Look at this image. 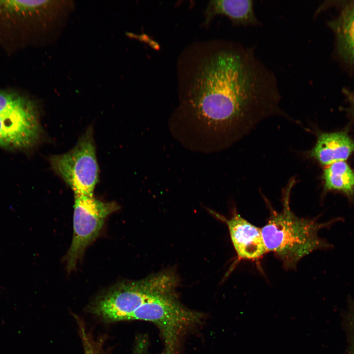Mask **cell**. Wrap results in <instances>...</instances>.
I'll use <instances>...</instances> for the list:
<instances>
[{"mask_svg": "<svg viewBox=\"0 0 354 354\" xmlns=\"http://www.w3.org/2000/svg\"><path fill=\"white\" fill-rule=\"evenodd\" d=\"M183 56L179 104L169 126L185 147L205 153L221 150L257 122L283 114L276 75L254 47L216 40L192 46Z\"/></svg>", "mask_w": 354, "mask_h": 354, "instance_id": "obj_1", "label": "cell"}, {"mask_svg": "<svg viewBox=\"0 0 354 354\" xmlns=\"http://www.w3.org/2000/svg\"><path fill=\"white\" fill-rule=\"evenodd\" d=\"M295 182L294 178H291L283 190L282 210H272L266 224L261 228L267 252L273 253L287 269L295 268L302 258L312 252L331 249L332 245L321 238L318 233L339 220L336 218L320 223L296 216L289 205Z\"/></svg>", "mask_w": 354, "mask_h": 354, "instance_id": "obj_2", "label": "cell"}, {"mask_svg": "<svg viewBox=\"0 0 354 354\" xmlns=\"http://www.w3.org/2000/svg\"><path fill=\"white\" fill-rule=\"evenodd\" d=\"M178 281L176 273L168 269L142 279L122 281L97 295L89 310L106 322L129 321L132 314L148 300L177 289Z\"/></svg>", "mask_w": 354, "mask_h": 354, "instance_id": "obj_3", "label": "cell"}, {"mask_svg": "<svg viewBox=\"0 0 354 354\" xmlns=\"http://www.w3.org/2000/svg\"><path fill=\"white\" fill-rule=\"evenodd\" d=\"M204 319L202 312L183 305L174 290L148 300L132 314L129 321L152 323L161 335L162 354H181L184 337L199 326Z\"/></svg>", "mask_w": 354, "mask_h": 354, "instance_id": "obj_4", "label": "cell"}, {"mask_svg": "<svg viewBox=\"0 0 354 354\" xmlns=\"http://www.w3.org/2000/svg\"><path fill=\"white\" fill-rule=\"evenodd\" d=\"M52 170L74 195H92L99 180L93 130L89 126L69 151L49 158Z\"/></svg>", "mask_w": 354, "mask_h": 354, "instance_id": "obj_5", "label": "cell"}, {"mask_svg": "<svg viewBox=\"0 0 354 354\" xmlns=\"http://www.w3.org/2000/svg\"><path fill=\"white\" fill-rule=\"evenodd\" d=\"M119 207L93 195H74L73 235L65 261L68 272L74 270L86 248L98 236L106 218Z\"/></svg>", "mask_w": 354, "mask_h": 354, "instance_id": "obj_6", "label": "cell"}, {"mask_svg": "<svg viewBox=\"0 0 354 354\" xmlns=\"http://www.w3.org/2000/svg\"><path fill=\"white\" fill-rule=\"evenodd\" d=\"M38 111L0 116V147L17 149L32 148L42 135Z\"/></svg>", "mask_w": 354, "mask_h": 354, "instance_id": "obj_7", "label": "cell"}, {"mask_svg": "<svg viewBox=\"0 0 354 354\" xmlns=\"http://www.w3.org/2000/svg\"><path fill=\"white\" fill-rule=\"evenodd\" d=\"M226 222L233 245L239 259L256 260L267 252L261 228L248 222L236 210Z\"/></svg>", "mask_w": 354, "mask_h": 354, "instance_id": "obj_8", "label": "cell"}, {"mask_svg": "<svg viewBox=\"0 0 354 354\" xmlns=\"http://www.w3.org/2000/svg\"><path fill=\"white\" fill-rule=\"evenodd\" d=\"M354 153V139L346 132H325L320 134L309 155L321 164L327 166L345 161Z\"/></svg>", "mask_w": 354, "mask_h": 354, "instance_id": "obj_9", "label": "cell"}, {"mask_svg": "<svg viewBox=\"0 0 354 354\" xmlns=\"http://www.w3.org/2000/svg\"><path fill=\"white\" fill-rule=\"evenodd\" d=\"M218 15L227 16L235 26H258L262 23L254 10L251 0H210L205 12L204 25L209 24Z\"/></svg>", "mask_w": 354, "mask_h": 354, "instance_id": "obj_10", "label": "cell"}, {"mask_svg": "<svg viewBox=\"0 0 354 354\" xmlns=\"http://www.w3.org/2000/svg\"><path fill=\"white\" fill-rule=\"evenodd\" d=\"M324 189L343 193L350 199L354 195V171L345 161L332 163L323 174Z\"/></svg>", "mask_w": 354, "mask_h": 354, "instance_id": "obj_11", "label": "cell"}, {"mask_svg": "<svg viewBox=\"0 0 354 354\" xmlns=\"http://www.w3.org/2000/svg\"><path fill=\"white\" fill-rule=\"evenodd\" d=\"M332 25L342 53L354 62V2L346 6Z\"/></svg>", "mask_w": 354, "mask_h": 354, "instance_id": "obj_12", "label": "cell"}, {"mask_svg": "<svg viewBox=\"0 0 354 354\" xmlns=\"http://www.w3.org/2000/svg\"><path fill=\"white\" fill-rule=\"evenodd\" d=\"M38 111L35 103L16 93L0 90V116Z\"/></svg>", "mask_w": 354, "mask_h": 354, "instance_id": "obj_13", "label": "cell"}, {"mask_svg": "<svg viewBox=\"0 0 354 354\" xmlns=\"http://www.w3.org/2000/svg\"><path fill=\"white\" fill-rule=\"evenodd\" d=\"M77 322L84 354H106L102 340L96 338L80 319Z\"/></svg>", "mask_w": 354, "mask_h": 354, "instance_id": "obj_14", "label": "cell"}, {"mask_svg": "<svg viewBox=\"0 0 354 354\" xmlns=\"http://www.w3.org/2000/svg\"><path fill=\"white\" fill-rule=\"evenodd\" d=\"M349 339V354H354V301L350 300L346 319Z\"/></svg>", "mask_w": 354, "mask_h": 354, "instance_id": "obj_15", "label": "cell"}, {"mask_svg": "<svg viewBox=\"0 0 354 354\" xmlns=\"http://www.w3.org/2000/svg\"><path fill=\"white\" fill-rule=\"evenodd\" d=\"M132 354H148V341L146 336H142L137 339Z\"/></svg>", "mask_w": 354, "mask_h": 354, "instance_id": "obj_16", "label": "cell"}, {"mask_svg": "<svg viewBox=\"0 0 354 354\" xmlns=\"http://www.w3.org/2000/svg\"><path fill=\"white\" fill-rule=\"evenodd\" d=\"M348 97V99L350 103L352 110L354 114V92H346Z\"/></svg>", "mask_w": 354, "mask_h": 354, "instance_id": "obj_17", "label": "cell"}]
</instances>
